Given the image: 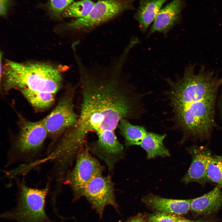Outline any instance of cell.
Returning a JSON list of instances; mask_svg holds the SVG:
<instances>
[{
	"label": "cell",
	"mask_w": 222,
	"mask_h": 222,
	"mask_svg": "<svg viewBox=\"0 0 222 222\" xmlns=\"http://www.w3.org/2000/svg\"><path fill=\"white\" fill-rule=\"evenodd\" d=\"M122 68L117 64L79 68L80 113L61 139L69 151L83 148L89 133L115 132L122 119H136L143 113L142 96L123 76Z\"/></svg>",
	"instance_id": "cell-1"
},
{
	"label": "cell",
	"mask_w": 222,
	"mask_h": 222,
	"mask_svg": "<svg viewBox=\"0 0 222 222\" xmlns=\"http://www.w3.org/2000/svg\"><path fill=\"white\" fill-rule=\"evenodd\" d=\"M195 67L194 64H190L182 76L175 81L166 80L169 86L167 96L173 114L193 102L216 96L222 85V78L213 71L206 70L202 65L195 73Z\"/></svg>",
	"instance_id": "cell-2"
},
{
	"label": "cell",
	"mask_w": 222,
	"mask_h": 222,
	"mask_svg": "<svg viewBox=\"0 0 222 222\" xmlns=\"http://www.w3.org/2000/svg\"><path fill=\"white\" fill-rule=\"evenodd\" d=\"M2 73L6 90L29 89L55 94L62 80L60 69L45 63H19L7 60Z\"/></svg>",
	"instance_id": "cell-3"
},
{
	"label": "cell",
	"mask_w": 222,
	"mask_h": 222,
	"mask_svg": "<svg viewBox=\"0 0 222 222\" xmlns=\"http://www.w3.org/2000/svg\"><path fill=\"white\" fill-rule=\"evenodd\" d=\"M216 96L193 102L173 114L174 126L183 133L182 142L209 138L215 124Z\"/></svg>",
	"instance_id": "cell-4"
},
{
	"label": "cell",
	"mask_w": 222,
	"mask_h": 222,
	"mask_svg": "<svg viewBox=\"0 0 222 222\" xmlns=\"http://www.w3.org/2000/svg\"><path fill=\"white\" fill-rule=\"evenodd\" d=\"M18 194L16 206L3 213L1 217L17 222H55L45 211L46 199L48 192L47 184L42 188L31 187L22 181L17 182Z\"/></svg>",
	"instance_id": "cell-5"
},
{
	"label": "cell",
	"mask_w": 222,
	"mask_h": 222,
	"mask_svg": "<svg viewBox=\"0 0 222 222\" xmlns=\"http://www.w3.org/2000/svg\"><path fill=\"white\" fill-rule=\"evenodd\" d=\"M134 0H98L89 13L66 24L68 29L88 31L117 17L124 11L134 10Z\"/></svg>",
	"instance_id": "cell-6"
},
{
	"label": "cell",
	"mask_w": 222,
	"mask_h": 222,
	"mask_svg": "<svg viewBox=\"0 0 222 222\" xmlns=\"http://www.w3.org/2000/svg\"><path fill=\"white\" fill-rule=\"evenodd\" d=\"M47 135L42 120L25 122L9 150V160L15 161L33 159L41 151Z\"/></svg>",
	"instance_id": "cell-7"
},
{
	"label": "cell",
	"mask_w": 222,
	"mask_h": 222,
	"mask_svg": "<svg viewBox=\"0 0 222 222\" xmlns=\"http://www.w3.org/2000/svg\"><path fill=\"white\" fill-rule=\"evenodd\" d=\"M87 147L78 153L73 168L65 175L64 181L73 191L74 200L82 197L87 183L95 176L102 174L104 166L93 157Z\"/></svg>",
	"instance_id": "cell-8"
},
{
	"label": "cell",
	"mask_w": 222,
	"mask_h": 222,
	"mask_svg": "<svg viewBox=\"0 0 222 222\" xmlns=\"http://www.w3.org/2000/svg\"><path fill=\"white\" fill-rule=\"evenodd\" d=\"M75 94V88H69L52 112L42 120L48 135L57 136L76 122L78 116L74 110Z\"/></svg>",
	"instance_id": "cell-9"
},
{
	"label": "cell",
	"mask_w": 222,
	"mask_h": 222,
	"mask_svg": "<svg viewBox=\"0 0 222 222\" xmlns=\"http://www.w3.org/2000/svg\"><path fill=\"white\" fill-rule=\"evenodd\" d=\"M82 196L85 197L101 217L105 207L111 205L117 209L114 184L110 176L98 175L92 179L84 188Z\"/></svg>",
	"instance_id": "cell-10"
},
{
	"label": "cell",
	"mask_w": 222,
	"mask_h": 222,
	"mask_svg": "<svg viewBox=\"0 0 222 222\" xmlns=\"http://www.w3.org/2000/svg\"><path fill=\"white\" fill-rule=\"evenodd\" d=\"M189 150L192 162L182 181L185 183L195 182L202 185L210 182L207 171L208 159L211 154L209 150L204 146H194Z\"/></svg>",
	"instance_id": "cell-11"
},
{
	"label": "cell",
	"mask_w": 222,
	"mask_h": 222,
	"mask_svg": "<svg viewBox=\"0 0 222 222\" xmlns=\"http://www.w3.org/2000/svg\"><path fill=\"white\" fill-rule=\"evenodd\" d=\"M185 5L184 0H172L161 8L154 21L149 34L158 32L166 35L180 21L181 12Z\"/></svg>",
	"instance_id": "cell-12"
},
{
	"label": "cell",
	"mask_w": 222,
	"mask_h": 222,
	"mask_svg": "<svg viewBox=\"0 0 222 222\" xmlns=\"http://www.w3.org/2000/svg\"><path fill=\"white\" fill-rule=\"evenodd\" d=\"M144 200L151 208L160 212L179 215L185 214L190 209L191 199H166L150 194Z\"/></svg>",
	"instance_id": "cell-13"
},
{
	"label": "cell",
	"mask_w": 222,
	"mask_h": 222,
	"mask_svg": "<svg viewBox=\"0 0 222 222\" xmlns=\"http://www.w3.org/2000/svg\"><path fill=\"white\" fill-rule=\"evenodd\" d=\"M222 189L217 185L204 195L191 199L190 209L200 214L215 212L222 205Z\"/></svg>",
	"instance_id": "cell-14"
},
{
	"label": "cell",
	"mask_w": 222,
	"mask_h": 222,
	"mask_svg": "<svg viewBox=\"0 0 222 222\" xmlns=\"http://www.w3.org/2000/svg\"><path fill=\"white\" fill-rule=\"evenodd\" d=\"M139 4L134 15L139 27L145 32L154 21L162 5L167 0H139Z\"/></svg>",
	"instance_id": "cell-15"
},
{
	"label": "cell",
	"mask_w": 222,
	"mask_h": 222,
	"mask_svg": "<svg viewBox=\"0 0 222 222\" xmlns=\"http://www.w3.org/2000/svg\"><path fill=\"white\" fill-rule=\"evenodd\" d=\"M166 136L165 134L147 132L139 146L146 151L148 158L158 156L166 157L170 155L168 150L163 144Z\"/></svg>",
	"instance_id": "cell-16"
},
{
	"label": "cell",
	"mask_w": 222,
	"mask_h": 222,
	"mask_svg": "<svg viewBox=\"0 0 222 222\" xmlns=\"http://www.w3.org/2000/svg\"><path fill=\"white\" fill-rule=\"evenodd\" d=\"M118 128L127 146H139L147 132L143 127L133 125L125 118L120 120Z\"/></svg>",
	"instance_id": "cell-17"
},
{
	"label": "cell",
	"mask_w": 222,
	"mask_h": 222,
	"mask_svg": "<svg viewBox=\"0 0 222 222\" xmlns=\"http://www.w3.org/2000/svg\"><path fill=\"white\" fill-rule=\"evenodd\" d=\"M20 91L30 104L38 109H43L49 107L54 101V93L29 89Z\"/></svg>",
	"instance_id": "cell-18"
},
{
	"label": "cell",
	"mask_w": 222,
	"mask_h": 222,
	"mask_svg": "<svg viewBox=\"0 0 222 222\" xmlns=\"http://www.w3.org/2000/svg\"><path fill=\"white\" fill-rule=\"evenodd\" d=\"M95 3L91 0H81L74 2L64 10L62 17L78 18L85 17L89 13Z\"/></svg>",
	"instance_id": "cell-19"
},
{
	"label": "cell",
	"mask_w": 222,
	"mask_h": 222,
	"mask_svg": "<svg viewBox=\"0 0 222 222\" xmlns=\"http://www.w3.org/2000/svg\"><path fill=\"white\" fill-rule=\"evenodd\" d=\"M207 171L210 181L216 183L222 189V155H210Z\"/></svg>",
	"instance_id": "cell-20"
},
{
	"label": "cell",
	"mask_w": 222,
	"mask_h": 222,
	"mask_svg": "<svg viewBox=\"0 0 222 222\" xmlns=\"http://www.w3.org/2000/svg\"><path fill=\"white\" fill-rule=\"evenodd\" d=\"M74 2V0H49L47 7L50 14L55 18L62 17L64 10Z\"/></svg>",
	"instance_id": "cell-21"
},
{
	"label": "cell",
	"mask_w": 222,
	"mask_h": 222,
	"mask_svg": "<svg viewBox=\"0 0 222 222\" xmlns=\"http://www.w3.org/2000/svg\"><path fill=\"white\" fill-rule=\"evenodd\" d=\"M180 216L164 212L157 213L149 218L150 222H176Z\"/></svg>",
	"instance_id": "cell-22"
},
{
	"label": "cell",
	"mask_w": 222,
	"mask_h": 222,
	"mask_svg": "<svg viewBox=\"0 0 222 222\" xmlns=\"http://www.w3.org/2000/svg\"><path fill=\"white\" fill-rule=\"evenodd\" d=\"M11 2V0H0V15L5 16L7 14L8 8Z\"/></svg>",
	"instance_id": "cell-23"
},
{
	"label": "cell",
	"mask_w": 222,
	"mask_h": 222,
	"mask_svg": "<svg viewBox=\"0 0 222 222\" xmlns=\"http://www.w3.org/2000/svg\"><path fill=\"white\" fill-rule=\"evenodd\" d=\"M176 222H210L204 220H192L180 217Z\"/></svg>",
	"instance_id": "cell-24"
},
{
	"label": "cell",
	"mask_w": 222,
	"mask_h": 222,
	"mask_svg": "<svg viewBox=\"0 0 222 222\" xmlns=\"http://www.w3.org/2000/svg\"><path fill=\"white\" fill-rule=\"evenodd\" d=\"M128 222H143V219L141 217H137L132 219Z\"/></svg>",
	"instance_id": "cell-25"
},
{
	"label": "cell",
	"mask_w": 222,
	"mask_h": 222,
	"mask_svg": "<svg viewBox=\"0 0 222 222\" xmlns=\"http://www.w3.org/2000/svg\"><path fill=\"white\" fill-rule=\"evenodd\" d=\"M220 109H221V113L222 114V98L221 99L220 101Z\"/></svg>",
	"instance_id": "cell-26"
}]
</instances>
